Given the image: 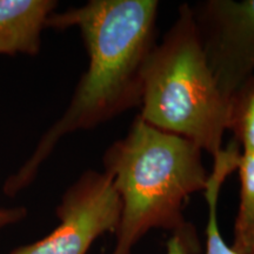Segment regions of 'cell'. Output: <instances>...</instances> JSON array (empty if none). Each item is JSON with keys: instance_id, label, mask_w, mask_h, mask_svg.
I'll return each mask as SVG.
<instances>
[{"instance_id": "1", "label": "cell", "mask_w": 254, "mask_h": 254, "mask_svg": "<svg viewBox=\"0 0 254 254\" xmlns=\"http://www.w3.org/2000/svg\"><path fill=\"white\" fill-rule=\"evenodd\" d=\"M158 7L157 0H90L50 15L46 28L80 31L88 65L60 118L5 179L6 196L14 198L33 184L64 136L95 128L140 106L145 64L157 45Z\"/></svg>"}, {"instance_id": "2", "label": "cell", "mask_w": 254, "mask_h": 254, "mask_svg": "<svg viewBox=\"0 0 254 254\" xmlns=\"http://www.w3.org/2000/svg\"><path fill=\"white\" fill-rule=\"evenodd\" d=\"M201 153L187 139L136 116L127 134L103 155L104 172L122 202L111 254H132L151 230L173 233L186 224L184 207L190 195L204 192L208 179Z\"/></svg>"}, {"instance_id": "3", "label": "cell", "mask_w": 254, "mask_h": 254, "mask_svg": "<svg viewBox=\"0 0 254 254\" xmlns=\"http://www.w3.org/2000/svg\"><path fill=\"white\" fill-rule=\"evenodd\" d=\"M140 118L212 155L222 150L231 101L221 93L202 49L190 5L183 4L142 73Z\"/></svg>"}, {"instance_id": "4", "label": "cell", "mask_w": 254, "mask_h": 254, "mask_svg": "<svg viewBox=\"0 0 254 254\" xmlns=\"http://www.w3.org/2000/svg\"><path fill=\"white\" fill-rule=\"evenodd\" d=\"M120 213L122 202L111 177L88 170L64 192L55 230L9 254H87L98 238L116 232Z\"/></svg>"}, {"instance_id": "5", "label": "cell", "mask_w": 254, "mask_h": 254, "mask_svg": "<svg viewBox=\"0 0 254 254\" xmlns=\"http://www.w3.org/2000/svg\"><path fill=\"white\" fill-rule=\"evenodd\" d=\"M190 8L209 68L231 101L254 73V0H206Z\"/></svg>"}, {"instance_id": "6", "label": "cell", "mask_w": 254, "mask_h": 254, "mask_svg": "<svg viewBox=\"0 0 254 254\" xmlns=\"http://www.w3.org/2000/svg\"><path fill=\"white\" fill-rule=\"evenodd\" d=\"M228 129L240 148V200L231 247L254 254V73L231 99Z\"/></svg>"}, {"instance_id": "7", "label": "cell", "mask_w": 254, "mask_h": 254, "mask_svg": "<svg viewBox=\"0 0 254 254\" xmlns=\"http://www.w3.org/2000/svg\"><path fill=\"white\" fill-rule=\"evenodd\" d=\"M56 0H0V56L36 57Z\"/></svg>"}, {"instance_id": "8", "label": "cell", "mask_w": 254, "mask_h": 254, "mask_svg": "<svg viewBox=\"0 0 254 254\" xmlns=\"http://www.w3.org/2000/svg\"><path fill=\"white\" fill-rule=\"evenodd\" d=\"M240 148L234 140L213 157V166L208 173L207 184L204 190L208 207L206 225L205 254H238L221 236L218 222V204L221 187L232 173L239 167Z\"/></svg>"}, {"instance_id": "9", "label": "cell", "mask_w": 254, "mask_h": 254, "mask_svg": "<svg viewBox=\"0 0 254 254\" xmlns=\"http://www.w3.org/2000/svg\"><path fill=\"white\" fill-rule=\"evenodd\" d=\"M200 243L195 227L186 222L173 232L166 244V254H199Z\"/></svg>"}, {"instance_id": "10", "label": "cell", "mask_w": 254, "mask_h": 254, "mask_svg": "<svg viewBox=\"0 0 254 254\" xmlns=\"http://www.w3.org/2000/svg\"><path fill=\"white\" fill-rule=\"evenodd\" d=\"M28 211L21 206L15 207H0V231L8 226L21 222L27 217Z\"/></svg>"}]
</instances>
